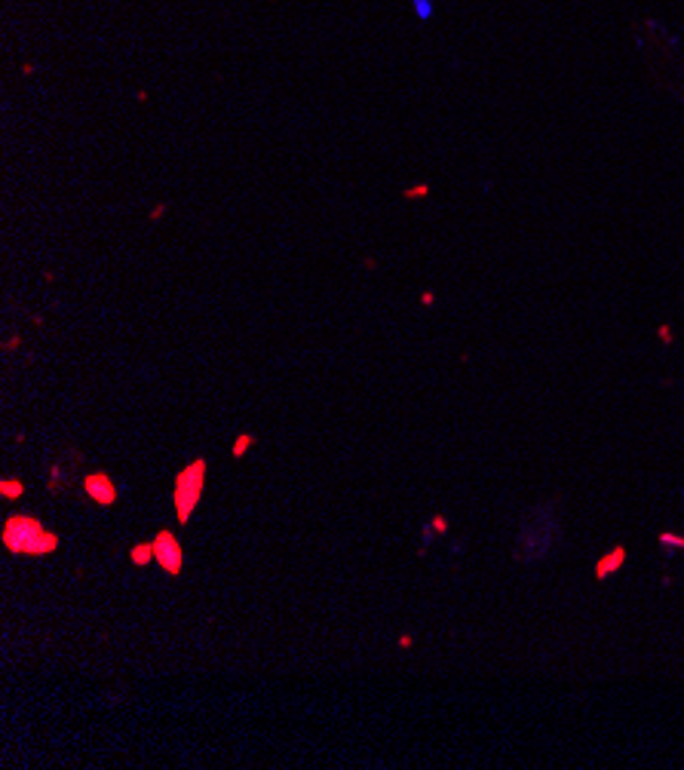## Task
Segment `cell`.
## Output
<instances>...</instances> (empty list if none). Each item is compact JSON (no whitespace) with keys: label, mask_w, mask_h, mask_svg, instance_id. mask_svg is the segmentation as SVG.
Listing matches in <instances>:
<instances>
[{"label":"cell","mask_w":684,"mask_h":770,"mask_svg":"<svg viewBox=\"0 0 684 770\" xmlns=\"http://www.w3.org/2000/svg\"><path fill=\"white\" fill-rule=\"evenodd\" d=\"M433 531H445V519L442 516H433Z\"/></svg>","instance_id":"9"},{"label":"cell","mask_w":684,"mask_h":770,"mask_svg":"<svg viewBox=\"0 0 684 770\" xmlns=\"http://www.w3.org/2000/svg\"><path fill=\"white\" fill-rule=\"evenodd\" d=\"M255 442V436L252 433H240L237 439H234V448H231V455L234 458H243L246 455V451H249V445Z\"/></svg>","instance_id":"8"},{"label":"cell","mask_w":684,"mask_h":770,"mask_svg":"<svg viewBox=\"0 0 684 770\" xmlns=\"http://www.w3.org/2000/svg\"><path fill=\"white\" fill-rule=\"evenodd\" d=\"M83 491L89 494V501L99 504V507H114L117 504V482L108 473H102V470L89 473L83 479Z\"/></svg>","instance_id":"4"},{"label":"cell","mask_w":684,"mask_h":770,"mask_svg":"<svg viewBox=\"0 0 684 770\" xmlns=\"http://www.w3.org/2000/svg\"><path fill=\"white\" fill-rule=\"evenodd\" d=\"M151 543H154V562H157L169 577H178L181 568H185V550H181L178 537H175L169 528H163V531L154 534Z\"/></svg>","instance_id":"3"},{"label":"cell","mask_w":684,"mask_h":770,"mask_svg":"<svg viewBox=\"0 0 684 770\" xmlns=\"http://www.w3.org/2000/svg\"><path fill=\"white\" fill-rule=\"evenodd\" d=\"M129 562L135 568H145L154 562V543H135V547L129 550Z\"/></svg>","instance_id":"6"},{"label":"cell","mask_w":684,"mask_h":770,"mask_svg":"<svg viewBox=\"0 0 684 770\" xmlns=\"http://www.w3.org/2000/svg\"><path fill=\"white\" fill-rule=\"evenodd\" d=\"M623 559H626V550H623V547H617L611 556L599 559V565H596V577H599V580H605L608 574H614V571L623 565Z\"/></svg>","instance_id":"5"},{"label":"cell","mask_w":684,"mask_h":770,"mask_svg":"<svg viewBox=\"0 0 684 770\" xmlns=\"http://www.w3.org/2000/svg\"><path fill=\"white\" fill-rule=\"evenodd\" d=\"M415 642H412V636H399V648H412Z\"/></svg>","instance_id":"10"},{"label":"cell","mask_w":684,"mask_h":770,"mask_svg":"<svg viewBox=\"0 0 684 770\" xmlns=\"http://www.w3.org/2000/svg\"><path fill=\"white\" fill-rule=\"evenodd\" d=\"M0 543H4V550L13 556H50L59 550L62 540L40 519L16 513V516H7L4 531H0Z\"/></svg>","instance_id":"1"},{"label":"cell","mask_w":684,"mask_h":770,"mask_svg":"<svg viewBox=\"0 0 684 770\" xmlns=\"http://www.w3.org/2000/svg\"><path fill=\"white\" fill-rule=\"evenodd\" d=\"M25 485L22 479H0V494H4V501H16V497H22Z\"/></svg>","instance_id":"7"},{"label":"cell","mask_w":684,"mask_h":770,"mask_svg":"<svg viewBox=\"0 0 684 770\" xmlns=\"http://www.w3.org/2000/svg\"><path fill=\"white\" fill-rule=\"evenodd\" d=\"M206 461L197 458L191 461L188 467H181L178 476H175V488H172V504H175V516H178V525H188L200 497H203V488H206Z\"/></svg>","instance_id":"2"}]
</instances>
